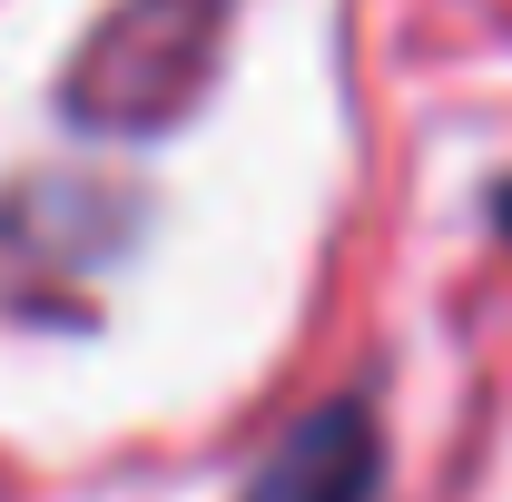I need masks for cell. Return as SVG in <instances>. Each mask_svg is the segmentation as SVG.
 I'll list each match as a JSON object with an SVG mask.
<instances>
[{
  "label": "cell",
  "mask_w": 512,
  "mask_h": 502,
  "mask_svg": "<svg viewBox=\"0 0 512 502\" xmlns=\"http://www.w3.org/2000/svg\"><path fill=\"white\" fill-rule=\"evenodd\" d=\"M247 502H375V414L365 404H325L276 443V463L256 473Z\"/></svg>",
  "instance_id": "1"
},
{
  "label": "cell",
  "mask_w": 512,
  "mask_h": 502,
  "mask_svg": "<svg viewBox=\"0 0 512 502\" xmlns=\"http://www.w3.org/2000/svg\"><path fill=\"white\" fill-rule=\"evenodd\" d=\"M503 237H512V188H503Z\"/></svg>",
  "instance_id": "2"
}]
</instances>
